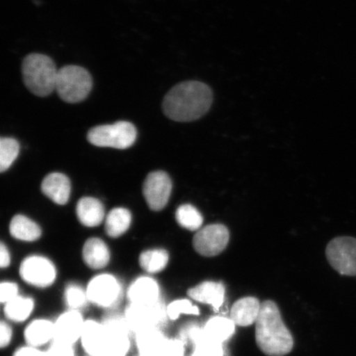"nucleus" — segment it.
<instances>
[{
	"label": "nucleus",
	"instance_id": "nucleus-1",
	"mask_svg": "<svg viewBox=\"0 0 356 356\" xmlns=\"http://www.w3.org/2000/svg\"><path fill=\"white\" fill-rule=\"evenodd\" d=\"M213 92L207 84L190 80L177 84L163 101V113L177 122L197 121L211 109Z\"/></svg>",
	"mask_w": 356,
	"mask_h": 356
},
{
	"label": "nucleus",
	"instance_id": "nucleus-2",
	"mask_svg": "<svg viewBox=\"0 0 356 356\" xmlns=\"http://www.w3.org/2000/svg\"><path fill=\"white\" fill-rule=\"evenodd\" d=\"M255 324L256 342L262 353L268 356H284L291 353L292 334L282 321V314L274 301L261 302Z\"/></svg>",
	"mask_w": 356,
	"mask_h": 356
},
{
	"label": "nucleus",
	"instance_id": "nucleus-3",
	"mask_svg": "<svg viewBox=\"0 0 356 356\" xmlns=\"http://www.w3.org/2000/svg\"><path fill=\"white\" fill-rule=\"evenodd\" d=\"M57 74L55 62L48 56L32 53L22 61L24 86L35 96L47 97L56 90Z\"/></svg>",
	"mask_w": 356,
	"mask_h": 356
},
{
	"label": "nucleus",
	"instance_id": "nucleus-4",
	"mask_svg": "<svg viewBox=\"0 0 356 356\" xmlns=\"http://www.w3.org/2000/svg\"><path fill=\"white\" fill-rule=\"evenodd\" d=\"M92 88V79L86 69L78 65H65L58 70L56 91L67 104L86 100Z\"/></svg>",
	"mask_w": 356,
	"mask_h": 356
},
{
	"label": "nucleus",
	"instance_id": "nucleus-5",
	"mask_svg": "<svg viewBox=\"0 0 356 356\" xmlns=\"http://www.w3.org/2000/svg\"><path fill=\"white\" fill-rule=\"evenodd\" d=\"M136 128L131 122H118L93 127L88 133L89 143L104 148L126 149L135 143Z\"/></svg>",
	"mask_w": 356,
	"mask_h": 356
},
{
	"label": "nucleus",
	"instance_id": "nucleus-6",
	"mask_svg": "<svg viewBox=\"0 0 356 356\" xmlns=\"http://www.w3.org/2000/svg\"><path fill=\"white\" fill-rule=\"evenodd\" d=\"M86 289L89 304L104 309L114 308L121 300L123 293L121 282L110 273L95 275L89 280Z\"/></svg>",
	"mask_w": 356,
	"mask_h": 356
},
{
	"label": "nucleus",
	"instance_id": "nucleus-7",
	"mask_svg": "<svg viewBox=\"0 0 356 356\" xmlns=\"http://www.w3.org/2000/svg\"><path fill=\"white\" fill-rule=\"evenodd\" d=\"M22 282L38 289H47L56 282L57 269L46 257L31 255L24 258L19 266Z\"/></svg>",
	"mask_w": 356,
	"mask_h": 356
},
{
	"label": "nucleus",
	"instance_id": "nucleus-8",
	"mask_svg": "<svg viewBox=\"0 0 356 356\" xmlns=\"http://www.w3.org/2000/svg\"><path fill=\"white\" fill-rule=\"evenodd\" d=\"M102 323L106 337L97 356H127L131 348L132 333L123 316H110Z\"/></svg>",
	"mask_w": 356,
	"mask_h": 356
},
{
	"label": "nucleus",
	"instance_id": "nucleus-9",
	"mask_svg": "<svg viewBox=\"0 0 356 356\" xmlns=\"http://www.w3.org/2000/svg\"><path fill=\"white\" fill-rule=\"evenodd\" d=\"M326 257L332 268L347 277H356V238L338 237L326 248Z\"/></svg>",
	"mask_w": 356,
	"mask_h": 356
},
{
	"label": "nucleus",
	"instance_id": "nucleus-10",
	"mask_svg": "<svg viewBox=\"0 0 356 356\" xmlns=\"http://www.w3.org/2000/svg\"><path fill=\"white\" fill-rule=\"evenodd\" d=\"M133 335L144 329L159 327L168 318L166 307L161 302L153 306L129 304L123 315Z\"/></svg>",
	"mask_w": 356,
	"mask_h": 356
},
{
	"label": "nucleus",
	"instance_id": "nucleus-11",
	"mask_svg": "<svg viewBox=\"0 0 356 356\" xmlns=\"http://www.w3.org/2000/svg\"><path fill=\"white\" fill-rule=\"evenodd\" d=\"M229 242L228 228L220 224H213L198 230L194 236L193 244L198 254L212 257L224 252Z\"/></svg>",
	"mask_w": 356,
	"mask_h": 356
},
{
	"label": "nucleus",
	"instance_id": "nucleus-12",
	"mask_svg": "<svg viewBox=\"0 0 356 356\" xmlns=\"http://www.w3.org/2000/svg\"><path fill=\"white\" fill-rule=\"evenodd\" d=\"M172 184L170 177L163 171L150 172L143 186V193L150 210L162 211L170 199Z\"/></svg>",
	"mask_w": 356,
	"mask_h": 356
},
{
	"label": "nucleus",
	"instance_id": "nucleus-13",
	"mask_svg": "<svg viewBox=\"0 0 356 356\" xmlns=\"http://www.w3.org/2000/svg\"><path fill=\"white\" fill-rule=\"evenodd\" d=\"M86 321L81 311L64 312L54 321V341L74 346L81 338Z\"/></svg>",
	"mask_w": 356,
	"mask_h": 356
},
{
	"label": "nucleus",
	"instance_id": "nucleus-14",
	"mask_svg": "<svg viewBox=\"0 0 356 356\" xmlns=\"http://www.w3.org/2000/svg\"><path fill=\"white\" fill-rule=\"evenodd\" d=\"M129 304L153 306L159 304L161 289L157 280L148 275H141L133 280L127 289Z\"/></svg>",
	"mask_w": 356,
	"mask_h": 356
},
{
	"label": "nucleus",
	"instance_id": "nucleus-15",
	"mask_svg": "<svg viewBox=\"0 0 356 356\" xmlns=\"http://www.w3.org/2000/svg\"><path fill=\"white\" fill-rule=\"evenodd\" d=\"M186 293L191 300L211 305L217 312L224 304L225 287L222 282H204L190 288Z\"/></svg>",
	"mask_w": 356,
	"mask_h": 356
},
{
	"label": "nucleus",
	"instance_id": "nucleus-16",
	"mask_svg": "<svg viewBox=\"0 0 356 356\" xmlns=\"http://www.w3.org/2000/svg\"><path fill=\"white\" fill-rule=\"evenodd\" d=\"M24 338L26 345L41 347L54 341V322L47 318H35L26 325Z\"/></svg>",
	"mask_w": 356,
	"mask_h": 356
},
{
	"label": "nucleus",
	"instance_id": "nucleus-17",
	"mask_svg": "<svg viewBox=\"0 0 356 356\" xmlns=\"http://www.w3.org/2000/svg\"><path fill=\"white\" fill-rule=\"evenodd\" d=\"M42 191L53 202L63 206L69 202L71 184L69 177L60 172H52L44 178Z\"/></svg>",
	"mask_w": 356,
	"mask_h": 356
},
{
	"label": "nucleus",
	"instance_id": "nucleus-18",
	"mask_svg": "<svg viewBox=\"0 0 356 356\" xmlns=\"http://www.w3.org/2000/svg\"><path fill=\"white\" fill-rule=\"evenodd\" d=\"M83 259L89 268L95 270L104 269L111 261V252L108 245L100 238H90L83 248Z\"/></svg>",
	"mask_w": 356,
	"mask_h": 356
},
{
	"label": "nucleus",
	"instance_id": "nucleus-19",
	"mask_svg": "<svg viewBox=\"0 0 356 356\" xmlns=\"http://www.w3.org/2000/svg\"><path fill=\"white\" fill-rule=\"evenodd\" d=\"M261 304L255 297H244L236 301L231 308L230 319L236 326L248 327L256 323Z\"/></svg>",
	"mask_w": 356,
	"mask_h": 356
},
{
	"label": "nucleus",
	"instance_id": "nucleus-20",
	"mask_svg": "<svg viewBox=\"0 0 356 356\" xmlns=\"http://www.w3.org/2000/svg\"><path fill=\"white\" fill-rule=\"evenodd\" d=\"M105 337L106 328L104 323L95 319H86L79 342L88 356H97Z\"/></svg>",
	"mask_w": 356,
	"mask_h": 356
},
{
	"label": "nucleus",
	"instance_id": "nucleus-21",
	"mask_svg": "<svg viewBox=\"0 0 356 356\" xmlns=\"http://www.w3.org/2000/svg\"><path fill=\"white\" fill-rule=\"evenodd\" d=\"M138 355L156 356L167 337L159 327L144 329L134 335Z\"/></svg>",
	"mask_w": 356,
	"mask_h": 356
},
{
	"label": "nucleus",
	"instance_id": "nucleus-22",
	"mask_svg": "<svg viewBox=\"0 0 356 356\" xmlns=\"http://www.w3.org/2000/svg\"><path fill=\"white\" fill-rule=\"evenodd\" d=\"M78 220L84 226L92 228L102 224L105 219V209L99 200L83 197L76 207Z\"/></svg>",
	"mask_w": 356,
	"mask_h": 356
},
{
	"label": "nucleus",
	"instance_id": "nucleus-23",
	"mask_svg": "<svg viewBox=\"0 0 356 356\" xmlns=\"http://www.w3.org/2000/svg\"><path fill=\"white\" fill-rule=\"evenodd\" d=\"M35 300L29 296H19L3 305V314L8 322L24 323L33 315Z\"/></svg>",
	"mask_w": 356,
	"mask_h": 356
},
{
	"label": "nucleus",
	"instance_id": "nucleus-24",
	"mask_svg": "<svg viewBox=\"0 0 356 356\" xmlns=\"http://www.w3.org/2000/svg\"><path fill=\"white\" fill-rule=\"evenodd\" d=\"M10 232L13 238L24 242L37 241L42 236V229L37 222L22 215L13 217Z\"/></svg>",
	"mask_w": 356,
	"mask_h": 356
},
{
	"label": "nucleus",
	"instance_id": "nucleus-25",
	"mask_svg": "<svg viewBox=\"0 0 356 356\" xmlns=\"http://www.w3.org/2000/svg\"><path fill=\"white\" fill-rule=\"evenodd\" d=\"M188 330V337L195 345L191 356H224L222 343L209 339L203 329L191 327Z\"/></svg>",
	"mask_w": 356,
	"mask_h": 356
},
{
	"label": "nucleus",
	"instance_id": "nucleus-26",
	"mask_svg": "<svg viewBox=\"0 0 356 356\" xmlns=\"http://www.w3.org/2000/svg\"><path fill=\"white\" fill-rule=\"evenodd\" d=\"M132 216L126 208H115L106 217V233L111 238L121 237L130 228Z\"/></svg>",
	"mask_w": 356,
	"mask_h": 356
},
{
	"label": "nucleus",
	"instance_id": "nucleus-27",
	"mask_svg": "<svg viewBox=\"0 0 356 356\" xmlns=\"http://www.w3.org/2000/svg\"><path fill=\"white\" fill-rule=\"evenodd\" d=\"M169 261V254L165 249H149L140 253L139 264L141 269L152 275L165 270Z\"/></svg>",
	"mask_w": 356,
	"mask_h": 356
},
{
	"label": "nucleus",
	"instance_id": "nucleus-28",
	"mask_svg": "<svg viewBox=\"0 0 356 356\" xmlns=\"http://www.w3.org/2000/svg\"><path fill=\"white\" fill-rule=\"evenodd\" d=\"M235 326L230 318L215 317L209 320L203 332L209 339L222 343L234 335Z\"/></svg>",
	"mask_w": 356,
	"mask_h": 356
},
{
	"label": "nucleus",
	"instance_id": "nucleus-29",
	"mask_svg": "<svg viewBox=\"0 0 356 356\" xmlns=\"http://www.w3.org/2000/svg\"><path fill=\"white\" fill-rule=\"evenodd\" d=\"M178 225L189 231H198L203 225V216L193 204H185L178 207L176 212Z\"/></svg>",
	"mask_w": 356,
	"mask_h": 356
},
{
	"label": "nucleus",
	"instance_id": "nucleus-30",
	"mask_svg": "<svg viewBox=\"0 0 356 356\" xmlns=\"http://www.w3.org/2000/svg\"><path fill=\"white\" fill-rule=\"evenodd\" d=\"M64 299L67 308L71 310L81 311L89 304L86 288L75 283L67 284Z\"/></svg>",
	"mask_w": 356,
	"mask_h": 356
},
{
	"label": "nucleus",
	"instance_id": "nucleus-31",
	"mask_svg": "<svg viewBox=\"0 0 356 356\" xmlns=\"http://www.w3.org/2000/svg\"><path fill=\"white\" fill-rule=\"evenodd\" d=\"M20 145L13 138L0 140V171L6 172L15 163L19 154Z\"/></svg>",
	"mask_w": 356,
	"mask_h": 356
},
{
	"label": "nucleus",
	"instance_id": "nucleus-32",
	"mask_svg": "<svg viewBox=\"0 0 356 356\" xmlns=\"http://www.w3.org/2000/svg\"><path fill=\"white\" fill-rule=\"evenodd\" d=\"M168 318L176 321L181 314L200 315V309L186 299L176 300L166 307Z\"/></svg>",
	"mask_w": 356,
	"mask_h": 356
},
{
	"label": "nucleus",
	"instance_id": "nucleus-33",
	"mask_svg": "<svg viewBox=\"0 0 356 356\" xmlns=\"http://www.w3.org/2000/svg\"><path fill=\"white\" fill-rule=\"evenodd\" d=\"M185 346L184 341L168 339L164 342L156 356H184Z\"/></svg>",
	"mask_w": 356,
	"mask_h": 356
},
{
	"label": "nucleus",
	"instance_id": "nucleus-34",
	"mask_svg": "<svg viewBox=\"0 0 356 356\" xmlns=\"http://www.w3.org/2000/svg\"><path fill=\"white\" fill-rule=\"evenodd\" d=\"M19 296H20L19 286L17 283L6 280L0 284V302L2 305L7 304Z\"/></svg>",
	"mask_w": 356,
	"mask_h": 356
},
{
	"label": "nucleus",
	"instance_id": "nucleus-35",
	"mask_svg": "<svg viewBox=\"0 0 356 356\" xmlns=\"http://www.w3.org/2000/svg\"><path fill=\"white\" fill-rule=\"evenodd\" d=\"M46 351L47 356H76L74 346L56 341H53Z\"/></svg>",
	"mask_w": 356,
	"mask_h": 356
},
{
	"label": "nucleus",
	"instance_id": "nucleus-36",
	"mask_svg": "<svg viewBox=\"0 0 356 356\" xmlns=\"http://www.w3.org/2000/svg\"><path fill=\"white\" fill-rule=\"evenodd\" d=\"M13 332L10 322L1 321L0 323V346L2 349L6 348L11 344Z\"/></svg>",
	"mask_w": 356,
	"mask_h": 356
},
{
	"label": "nucleus",
	"instance_id": "nucleus-37",
	"mask_svg": "<svg viewBox=\"0 0 356 356\" xmlns=\"http://www.w3.org/2000/svg\"><path fill=\"white\" fill-rule=\"evenodd\" d=\"M13 356H47L46 350L26 345L17 348Z\"/></svg>",
	"mask_w": 356,
	"mask_h": 356
},
{
	"label": "nucleus",
	"instance_id": "nucleus-38",
	"mask_svg": "<svg viewBox=\"0 0 356 356\" xmlns=\"http://www.w3.org/2000/svg\"><path fill=\"white\" fill-rule=\"evenodd\" d=\"M11 264V255L6 244H0V266L2 269L8 268Z\"/></svg>",
	"mask_w": 356,
	"mask_h": 356
},
{
	"label": "nucleus",
	"instance_id": "nucleus-39",
	"mask_svg": "<svg viewBox=\"0 0 356 356\" xmlns=\"http://www.w3.org/2000/svg\"><path fill=\"white\" fill-rule=\"evenodd\" d=\"M138 356H140V355H138Z\"/></svg>",
	"mask_w": 356,
	"mask_h": 356
}]
</instances>
